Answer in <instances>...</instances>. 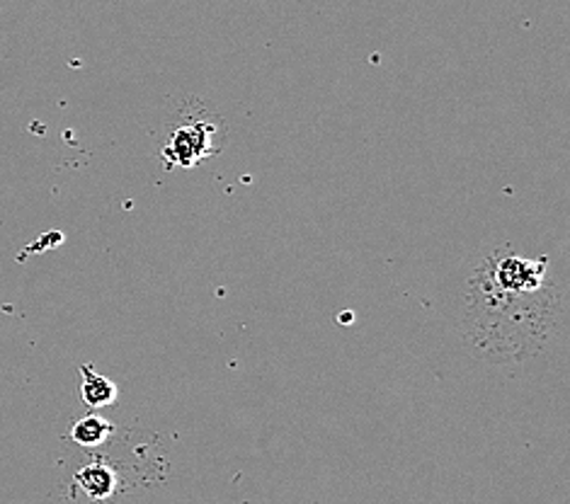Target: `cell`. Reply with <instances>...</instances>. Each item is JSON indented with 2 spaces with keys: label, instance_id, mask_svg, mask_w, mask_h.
<instances>
[{
  "label": "cell",
  "instance_id": "obj_1",
  "mask_svg": "<svg viewBox=\"0 0 570 504\" xmlns=\"http://www.w3.org/2000/svg\"><path fill=\"white\" fill-rule=\"evenodd\" d=\"M568 302L566 274L548 253L493 245L471 260L461 286V335L481 359L520 364L554 345Z\"/></svg>",
  "mask_w": 570,
  "mask_h": 504
},
{
  "label": "cell",
  "instance_id": "obj_2",
  "mask_svg": "<svg viewBox=\"0 0 570 504\" xmlns=\"http://www.w3.org/2000/svg\"><path fill=\"white\" fill-rule=\"evenodd\" d=\"M221 122L214 116H187L170 132L168 142L160 148V158L168 170L195 168L204 160L221 153Z\"/></svg>",
  "mask_w": 570,
  "mask_h": 504
},
{
  "label": "cell",
  "instance_id": "obj_3",
  "mask_svg": "<svg viewBox=\"0 0 570 504\" xmlns=\"http://www.w3.org/2000/svg\"><path fill=\"white\" fill-rule=\"evenodd\" d=\"M75 485H78L93 502H102L114 495L117 485H120V478H117L110 466L100 464V460H93V464L83 466L78 474H75Z\"/></svg>",
  "mask_w": 570,
  "mask_h": 504
},
{
  "label": "cell",
  "instance_id": "obj_4",
  "mask_svg": "<svg viewBox=\"0 0 570 504\" xmlns=\"http://www.w3.org/2000/svg\"><path fill=\"white\" fill-rule=\"evenodd\" d=\"M81 398L83 403L90 407V410H100V407H110L120 398V389L117 383L107 377H100L98 371L93 369V364H83L81 367Z\"/></svg>",
  "mask_w": 570,
  "mask_h": 504
},
{
  "label": "cell",
  "instance_id": "obj_5",
  "mask_svg": "<svg viewBox=\"0 0 570 504\" xmlns=\"http://www.w3.org/2000/svg\"><path fill=\"white\" fill-rule=\"evenodd\" d=\"M112 432H114L112 422H107L105 417L93 413L81 417V420L71 427V439L78 446L95 448V446H102L107 439L112 437Z\"/></svg>",
  "mask_w": 570,
  "mask_h": 504
}]
</instances>
